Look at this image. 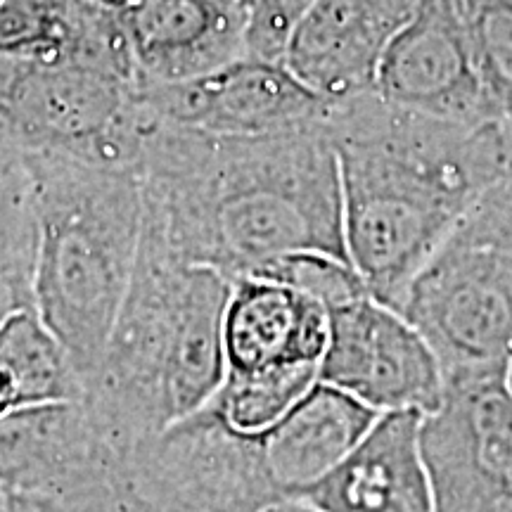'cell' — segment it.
Masks as SVG:
<instances>
[{"label":"cell","mask_w":512,"mask_h":512,"mask_svg":"<svg viewBox=\"0 0 512 512\" xmlns=\"http://www.w3.org/2000/svg\"><path fill=\"white\" fill-rule=\"evenodd\" d=\"M143 117V233L178 261L235 280L294 252L347 259L339 164L323 126L207 136Z\"/></svg>","instance_id":"cell-1"},{"label":"cell","mask_w":512,"mask_h":512,"mask_svg":"<svg viewBox=\"0 0 512 512\" xmlns=\"http://www.w3.org/2000/svg\"><path fill=\"white\" fill-rule=\"evenodd\" d=\"M323 128L339 164L349 264L370 297L401 311L441 240L510 174L494 126L408 112L370 91L332 102Z\"/></svg>","instance_id":"cell-2"},{"label":"cell","mask_w":512,"mask_h":512,"mask_svg":"<svg viewBox=\"0 0 512 512\" xmlns=\"http://www.w3.org/2000/svg\"><path fill=\"white\" fill-rule=\"evenodd\" d=\"M228 292L226 275L183 264L143 233L131 287L83 399L121 458L219 392Z\"/></svg>","instance_id":"cell-3"},{"label":"cell","mask_w":512,"mask_h":512,"mask_svg":"<svg viewBox=\"0 0 512 512\" xmlns=\"http://www.w3.org/2000/svg\"><path fill=\"white\" fill-rule=\"evenodd\" d=\"M38 223L36 313L83 387L98 373L131 287L145 221L138 166L24 152Z\"/></svg>","instance_id":"cell-4"},{"label":"cell","mask_w":512,"mask_h":512,"mask_svg":"<svg viewBox=\"0 0 512 512\" xmlns=\"http://www.w3.org/2000/svg\"><path fill=\"white\" fill-rule=\"evenodd\" d=\"M401 313L444 375L508 368L512 354V174L489 185L408 285Z\"/></svg>","instance_id":"cell-5"},{"label":"cell","mask_w":512,"mask_h":512,"mask_svg":"<svg viewBox=\"0 0 512 512\" xmlns=\"http://www.w3.org/2000/svg\"><path fill=\"white\" fill-rule=\"evenodd\" d=\"M121 465L128 489L152 512H259L285 501L259 434L230 430L209 406L133 446Z\"/></svg>","instance_id":"cell-6"},{"label":"cell","mask_w":512,"mask_h":512,"mask_svg":"<svg viewBox=\"0 0 512 512\" xmlns=\"http://www.w3.org/2000/svg\"><path fill=\"white\" fill-rule=\"evenodd\" d=\"M318 380L380 415H430L446 392L444 368L430 342L401 311L370 294L330 309Z\"/></svg>","instance_id":"cell-7"},{"label":"cell","mask_w":512,"mask_h":512,"mask_svg":"<svg viewBox=\"0 0 512 512\" xmlns=\"http://www.w3.org/2000/svg\"><path fill=\"white\" fill-rule=\"evenodd\" d=\"M138 100L152 119L207 136H264L323 126L332 107L283 60L259 57H242L200 79L145 88Z\"/></svg>","instance_id":"cell-8"},{"label":"cell","mask_w":512,"mask_h":512,"mask_svg":"<svg viewBox=\"0 0 512 512\" xmlns=\"http://www.w3.org/2000/svg\"><path fill=\"white\" fill-rule=\"evenodd\" d=\"M387 105L448 121H484L463 0H418L377 67Z\"/></svg>","instance_id":"cell-9"},{"label":"cell","mask_w":512,"mask_h":512,"mask_svg":"<svg viewBox=\"0 0 512 512\" xmlns=\"http://www.w3.org/2000/svg\"><path fill=\"white\" fill-rule=\"evenodd\" d=\"M136 91L171 86L247 57L252 0H145L119 15Z\"/></svg>","instance_id":"cell-10"},{"label":"cell","mask_w":512,"mask_h":512,"mask_svg":"<svg viewBox=\"0 0 512 512\" xmlns=\"http://www.w3.org/2000/svg\"><path fill=\"white\" fill-rule=\"evenodd\" d=\"M418 0H313L294 24L283 64L313 93L344 102L370 93L377 67Z\"/></svg>","instance_id":"cell-11"},{"label":"cell","mask_w":512,"mask_h":512,"mask_svg":"<svg viewBox=\"0 0 512 512\" xmlns=\"http://www.w3.org/2000/svg\"><path fill=\"white\" fill-rule=\"evenodd\" d=\"M86 403H55L0 418V486L62 496L121 467Z\"/></svg>","instance_id":"cell-12"},{"label":"cell","mask_w":512,"mask_h":512,"mask_svg":"<svg viewBox=\"0 0 512 512\" xmlns=\"http://www.w3.org/2000/svg\"><path fill=\"white\" fill-rule=\"evenodd\" d=\"M328 339L330 311L318 299L259 275L230 280L223 311L226 373L320 366Z\"/></svg>","instance_id":"cell-13"},{"label":"cell","mask_w":512,"mask_h":512,"mask_svg":"<svg viewBox=\"0 0 512 512\" xmlns=\"http://www.w3.org/2000/svg\"><path fill=\"white\" fill-rule=\"evenodd\" d=\"M422 415L382 413L302 501L323 512H437L420 451Z\"/></svg>","instance_id":"cell-14"},{"label":"cell","mask_w":512,"mask_h":512,"mask_svg":"<svg viewBox=\"0 0 512 512\" xmlns=\"http://www.w3.org/2000/svg\"><path fill=\"white\" fill-rule=\"evenodd\" d=\"M377 418L366 403L318 380L283 420L259 434L278 494L302 496L354 451Z\"/></svg>","instance_id":"cell-15"},{"label":"cell","mask_w":512,"mask_h":512,"mask_svg":"<svg viewBox=\"0 0 512 512\" xmlns=\"http://www.w3.org/2000/svg\"><path fill=\"white\" fill-rule=\"evenodd\" d=\"M420 451L437 512H512V467L444 392L437 411L422 415Z\"/></svg>","instance_id":"cell-16"},{"label":"cell","mask_w":512,"mask_h":512,"mask_svg":"<svg viewBox=\"0 0 512 512\" xmlns=\"http://www.w3.org/2000/svg\"><path fill=\"white\" fill-rule=\"evenodd\" d=\"M83 399L86 387L72 356L36 311L0 325V418Z\"/></svg>","instance_id":"cell-17"},{"label":"cell","mask_w":512,"mask_h":512,"mask_svg":"<svg viewBox=\"0 0 512 512\" xmlns=\"http://www.w3.org/2000/svg\"><path fill=\"white\" fill-rule=\"evenodd\" d=\"M38 223L22 155L0 181V325L36 311Z\"/></svg>","instance_id":"cell-18"},{"label":"cell","mask_w":512,"mask_h":512,"mask_svg":"<svg viewBox=\"0 0 512 512\" xmlns=\"http://www.w3.org/2000/svg\"><path fill=\"white\" fill-rule=\"evenodd\" d=\"M320 366H283L259 373H226L207 406L242 434H264L311 392Z\"/></svg>","instance_id":"cell-19"},{"label":"cell","mask_w":512,"mask_h":512,"mask_svg":"<svg viewBox=\"0 0 512 512\" xmlns=\"http://www.w3.org/2000/svg\"><path fill=\"white\" fill-rule=\"evenodd\" d=\"M254 275L297 287L309 297L318 299L328 311L339 304L351 302V299L363 297V294H370L361 275L347 259L318 252H294L280 256Z\"/></svg>","instance_id":"cell-20"},{"label":"cell","mask_w":512,"mask_h":512,"mask_svg":"<svg viewBox=\"0 0 512 512\" xmlns=\"http://www.w3.org/2000/svg\"><path fill=\"white\" fill-rule=\"evenodd\" d=\"M313 0H252V22L247 34V57L283 60L294 24Z\"/></svg>","instance_id":"cell-21"},{"label":"cell","mask_w":512,"mask_h":512,"mask_svg":"<svg viewBox=\"0 0 512 512\" xmlns=\"http://www.w3.org/2000/svg\"><path fill=\"white\" fill-rule=\"evenodd\" d=\"M0 512H48L46 498L0 486Z\"/></svg>","instance_id":"cell-22"},{"label":"cell","mask_w":512,"mask_h":512,"mask_svg":"<svg viewBox=\"0 0 512 512\" xmlns=\"http://www.w3.org/2000/svg\"><path fill=\"white\" fill-rule=\"evenodd\" d=\"M259 512H323V510H318L316 505L302 501V498H285V501L266 505V508H261Z\"/></svg>","instance_id":"cell-23"},{"label":"cell","mask_w":512,"mask_h":512,"mask_svg":"<svg viewBox=\"0 0 512 512\" xmlns=\"http://www.w3.org/2000/svg\"><path fill=\"white\" fill-rule=\"evenodd\" d=\"M93 3L100 5L102 10L114 12V15H124V12L138 8V5H143L145 0H93Z\"/></svg>","instance_id":"cell-24"},{"label":"cell","mask_w":512,"mask_h":512,"mask_svg":"<svg viewBox=\"0 0 512 512\" xmlns=\"http://www.w3.org/2000/svg\"><path fill=\"white\" fill-rule=\"evenodd\" d=\"M17 157H19V152L12 150L8 143H3V140H0V181H3V176L8 174L10 166L17 162Z\"/></svg>","instance_id":"cell-25"},{"label":"cell","mask_w":512,"mask_h":512,"mask_svg":"<svg viewBox=\"0 0 512 512\" xmlns=\"http://www.w3.org/2000/svg\"><path fill=\"white\" fill-rule=\"evenodd\" d=\"M505 382H508L510 392H512V354L508 358V368H505Z\"/></svg>","instance_id":"cell-26"},{"label":"cell","mask_w":512,"mask_h":512,"mask_svg":"<svg viewBox=\"0 0 512 512\" xmlns=\"http://www.w3.org/2000/svg\"><path fill=\"white\" fill-rule=\"evenodd\" d=\"M5 3V0H0V5H3Z\"/></svg>","instance_id":"cell-27"}]
</instances>
